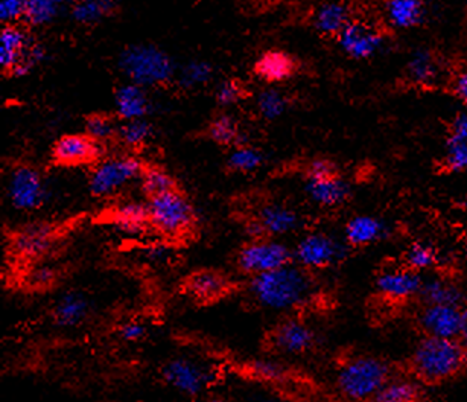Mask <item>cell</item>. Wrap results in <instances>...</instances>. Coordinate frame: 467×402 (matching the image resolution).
Instances as JSON below:
<instances>
[{
	"instance_id": "e575fe53",
	"label": "cell",
	"mask_w": 467,
	"mask_h": 402,
	"mask_svg": "<svg viewBox=\"0 0 467 402\" xmlns=\"http://www.w3.org/2000/svg\"><path fill=\"white\" fill-rule=\"evenodd\" d=\"M59 11L61 4L57 0H27L23 20L31 27H44L59 16Z\"/></svg>"
},
{
	"instance_id": "ba28073f",
	"label": "cell",
	"mask_w": 467,
	"mask_h": 402,
	"mask_svg": "<svg viewBox=\"0 0 467 402\" xmlns=\"http://www.w3.org/2000/svg\"><path fill=\"white\" fill-rule=\"evenodd\" d=\"M145 165L133 156L108 157L96 164L89 179L91 196L106 198L113 196L136 179H140Z\"/></svg>"
},
{
	"instance_id": "1f68e13d",
	"label": "cell",
	"mask_w": 467,
	"mask_h": 402,
	"mask_svg": "<svg viewBox=\"0 0 467 402\" xmlns=\"http://www.w3.org/2000/svg\"><path fill=\"white\" fill-rule=\"evenodd\" d=\"M206 134L210 141H213L223 147H239L244 145L241 142L242 141V134L239 130V124L234 117L227 115V113H221L213 117L212 121L209 122L208 128H206Z\"/></svg>"
},
{
	"instance_id": "ac0fdd59",
	"label": "cell",
	"mask_w": 467,
	"mask_h": 402,
	"mask_svg": "<svg viewBox=\"0 0 467 402\" xmlns=\"http://www.w3.org/2000/svg\"><path fill=\"white\" fill-rule=\"evenodd\" d=\"M305 192L319 206L336 207L344 205L345 201L349 200L352 189L351 185L344 179L335 174L329 177H320V179L306 177Z\"/></svg>"
},
{
	"instance_id": "60d3db41",
	"label": "cell",
	"mask_w": 467,
	"mask_h": 402,
	"mask_svg": "<svg viewBox=\"0 0 467 402\" xmlns=\"http://www.w3.org/2000/svg\"><path fill=\"white\" fill-rule=\"evenodd\" d=\"M437 252L432 249L430 244L415 243L409 245L407 252H405V267H408L409 270L419 271L431 269L432 265H436Z\"/></svg>"
},
{
	"instance_id": "30bf717a",
	"label": "cell",
	"mask_w": 467,
	"mask_h": 402,
	"mask_svg": "<svg viewBox=\"0 0 467 402\" xmlns=\"http://www.w3.org/2000/svg\"><path fill=\"white\" fill-rule=\"evenodd\" d=\"M8 197L11 205L19 211H37L46 200V185L36 166L17 165L8 179Z\"/></svg>"
},
{
	"instance_id": "6da1fadb",
	"label": "cell",
	"mask_w": 467,
	"mask_h": 402,
	"mask_svg": "<svg viewBox=\"0 0 467 402\" xmlns=\"http://www.w3.org/2000/svg\"><path fill=\"white\" fill-rule=\"evenodd\" d=\"M249 294L256 305L270 311H294L313 301L315 282L309 270L296 262L249 282Z\"/></svg>"
},
{
	"instance_id": "9a60e30c",
	"label": "cell",
	"mask_w": 467,
	"mask_h": 402,
	"mask_svg": "<svg viewBox=\"0 0 467 402\" xmlns=\"http://www.w3.org/2000/svg\"><path fill=\"white\" fill-rule=\"evenodd\" d=\"M232 288L234 284L230 281L229 276L213 269L194 271L187 276L186 281L183 284V290L187 296L202 305L221 301L232 292Z\"/></svg>"
},
{
	"instance_id": "ab89813d",
	"label": "cell",
	"mask_w": 467,
	"mask_h": 402,
	"mask_svg": "<svg viewBox=\"0 0 467 402\" xmlns=\"http://www.w3.org/2000/svg\"><path fill=\"white\" fill-rule=\"evenodd\" d=\"M249 374L253 378H257L264 382H285L288 378V369L281 361L273 360V358H259L249 366Z\"/></svg>"
},
{
	"instance_id": "44dd1931",
	"label": "cell",
	"mask_w": 467,
	"mask_h": 402,
	"mask_svg": "<svg viewBox=\"0 0 467 402\" xmlns=\"http://www.w3.org/2000/svg\"><path fill=\"white\" fill-rule=\"evenodd\" d=\"M116 115L123 122L146 119L151 111V100L145 87L127 83L115 92Z\"/></svg>"
},
{
	"instance_id": "c3c4849f",
	"label": "cell",
	"mask_w": 467,
	"mask_h": 402,
	"mask_svg": "<svg viewBox=\"0 0 467 402\" xmlns=\"http://www.w3.org/2000/svg\"><path fill=\"white\" fill-rule=\"evenodd\" d=\"M338 174L336 166L328 159H313L309 162L306 168V177L311 179H320V177H329V175Z\"/></svg>"
},
{
	"instance_id": "52a82bcc",
	"label": "cell",
	"mask_w": 467,
	"mask_h": 402,
	"mask_svg": "<svg viewBox=\"0 0 467 402\" xmlns=\"http://www.w3.org/2000/svg\"><path fill=\"white\" fill-rule=\"evenodd\" d=\"M294 262V252L276 239H253L239 249L236 265L249 277L265 275Z\"/></svg>"
},
{
	"instance_id": "3957f363",
	"label": "cell",
	"mask_w": 467,
	"mask_h": 402,
	"mask_svg": "<svg viewBox=\"0 0 467 402\" xmlns=\"http://www.w3.org/2000/svg\"><path fill=\"white\" fill-rule=\"evenodd\" d=\"M394 378L393 366L375 355H353L341 363L335 384L351 402H368Z\"/></svg>"
},
{
	"instance_id": "f907efd6",
	"label": "cell",
	"mask_w": 467,
	"mask_h": 402,
	"mask_svg": "<svg viewBox=\"0 0 467 402\" xmlns=\"http://www.w3.org/2000/svg\"><path fill=\"white\" fill-rule=\"evenodd\" d=\"M454 92L467 106V72L457 75V78L454 81Z\"/></svg>"
},
{
	"instance_id": "7bdbcfd3",
	"label": "cell",
	"mask_w": 467,
	"mask_h": 402,
	"mask_svg": "<svg viewBox=\"0 0 467 402\" xmlns=\"http://www.w3.org/2000/svg\"><path fill=\"white\" fill-rule=\"evenodd\" d=\"M443 170L449 173L467 171V143L447 141V154L443 159Z\"/></svg>"
},
{
	"instance_id": "603a6c76",
	"label": "cell",
	"mask_w": 467,
	"mask_h": 402,
	"mask_svg": "<svg viewBox=\"0 0 467 402\" xmlns=\"http://www.w3.org/2000/svg\"><path fill=\"white\" fill-rule=\"evenodd\" d=\"M297 69L296 60L283 51H268L256 61L255 74L266 83H281L291 78Z\"/></svg>"
},
{
	"instance_id": "d4e9b609",
	"label": "cell",
	"mask_w": 467,
	"mask_h": 402,
	"mask_svg": "<svg viewBox=\"0 0 467 402\" xmlns=\"http://www.w3.org/2000/svg\"><path fill=\"white\" fill-rule=\"evenodd\" d=\"M351 21V10L344 4H323L313 11V28L326 37H338Z\"/></svg>"
},
{
	"instance_id": "db71d44e",
	"label": "cell",
	"mask_w": 467,
	"mask_h": 402,
	"mask_svg": "<svg viewBox=\"0 0 467 402\" xmlns=\"http://www.w3.org/2000/svg\"><path fill=\"white\" fill-rule=\"evenodd\" d=\"M194 402H224L223 399H221V398H217V397H200V398H195V399H194Z\"/></svg>"
},
{
	"instance_id": "f546056e",
	"label": "cell",
	"mask_w": 467,
	"mask_h": 402,
	"mask_svg": "<svg viewBox=\"0 0 467 402\" xmlns=\"http://www.w3.org/2000/svg\"><path fill=\"white\" fill-rule=\"evenodd\" d=\"M119 6L112 0H83L72 5V17L76 23L93 27L96 23L116 14Z\"/></svg>"
},
{
	"instance_id": "277c9868",
	"label": "cell",
	"mask_w": 467,
	"mask_h": 402,
	"mask_svg": "<svg viewBox=\"0 0 467 402\" xmlns=\"http://www.w3.org/2000/svg\"><path fill=\"white\" fill-rule=\"evenodd\" d=\"M117 64L130 83L145 89L165 85L176 75V66L170 55L149 43L130 44L119 55Z\"/></svg>"
},
{
	"instance_id": "816d5d0a",
	"label": "cell",
	"mask_w": 467,
	"mask_h": 402,
	"mask_svg": "<svg viewBox=\"0 0 467 402\" xmlns=\"http://www.w3.org/2000/svg\"><path fill=\"white\" fill-rule=\"evenodd\" d=\"M166 252H168V250L163 249V247H153V249H149L148 252H146V254H148L149 260L151 261H160L165 258Z\"/></svg>"
},
{
	"instance_id": "f5cc1de1",
	"label": "cell",
	"mask_w": 467,
	"mask_h": 402,
	"mask_svg": "<svg viewBox=\"0 0 467 402\" xmlns=\"http://www.w3.org/2000/svg\"><path fill=\"white\" fill-rule=\"evenodd\" d=\"M460 340L467 346V308H464V311H463V328Z\"/></svg>"
},
{
	"instance_id": "ee69618b",
	"label": "cell",
	"mask_w": 467,
	"mask_h": 402,
	"mask_svg": "<svg viewBox=\"0 0 467 402\" xmlns=\"http://www.w3.org/2000/svg\"><path fill=\"white\" fill-rule=\"evenodd\" d=\"M57 281V271L51 265H36L25 276V284L31 290H48Z\"/></svg>"
},
{
	"instance_id": "b9f144b4",
	"label": "cell",
	"mask_w": 467,
	"mask_h": 402,
	"mask_svg": "<svg viewBox=\"0 0 467 402\" xmlns=\"http://www.w3.org/2000/svg\"><path fill=\"white\" fill-rule=\"evenodd\" d=\"M46 59V49L43 48L40 43L34 42L28 46L27 51L21 55L20 61L17 64L14 69L11 70L10 76L12 78H23L27 75L31 74V70L38 66V64L43 63Z\"/></svg>"
},
{
	"instance_id": "bcb514c9",
	"label": "cell",
	"mask_w": 467,
	"mask_h": 402,
	"mask_svg": "<svg viewBox=\"0 0 467 402\" xmlns=\"http://www.w3.org/2000/svg\"><path fill=\"white\" fill-rule=\"evenodd\" d=\"M25 0H5L0 4V20L6 25H16L25 17Z\"/></svg>"
},
{
	"instance_id": "8d00e7d4",
	"label": "cell",
	"mask_w": 467,
	"mask_h": 402,
	"mask_svg": "<svg viewBox=\"0 0 467 402\" xmlns=\"http://www.w3.org/2000/svg\"><path fill=\"white\" fill-rule=\"evenodd\" d=\"M154 133V128L151 125L148 119H136V121H127L119 124V133L117 139L125 143L130 149H139L148 139H151Z\"/></svg>"
},
{
	"instance_id": "f6af8a7d",
	"label": "cell",
	"mask_w": 467,
	"mask_h": 402,
	"mask_svg": "<svg viewBox=\"0 0 467 402\" xmlns=\"http://www.w3.org/2000/svg\"><path fill=\"white\" fill-rule=\"evenodd\" d=\"M244 89L238 80H226L219 83L215 91V100L219 106H232L244 98Z\"/></svg>"
},
{
	"instance_id": "74e56055",
	"label": "cell",
	"mask_w": 467,
	"mask_h": 402,
	"mask_svg": "<svg viewBox=\"0 0 467 402\" xmlns=\"http://www.w3.org/2000/svg\"><path fill=\"white\" fill-rule=\"evenodd\" d=\"M256 107L260 117L266 121H276L287 111L288 98L281 91L268 87L256 98Z\"/></svg>"
},
{
	"instance_id": "9c48e42d",
	"label": "cell",
	"mask_w": 467,
	"mask_h": 402,
	"mask_svg": "<svg viewBox=\"0 0 467 402\" xmlns=\"http://www.w3.org/2000/svg\"><path fill=\"white\" fill-rule=\"evenodd\" d=\"M347 253V243L329 233L313 232L300 239L294 250V262L306 270H319L340 262Z\"/></svg>"
},
{
	"instance_id": "5bb4252c",
	"label": "cell",
	"mask_w": 467,
	"mask_h": 402,
	"mask_svg": "<svg viewBox=\"0 0 467 402\" xmlns=\"http://www.w3.org/2000/svg\"><path fill=\"white\" fill-rule=\"evenodd\" d=\"M101 143L87 134H64L53 143L52 159L59 166L96 164L101 157Z\"/></svg>"
},
{
	"instance_id": "7c38bea8",
	"label": "cell",
	"mask_w": 467,
	"mask_h": 402,
	"mask_svg": "<svg viewBox=\"0 0 467 402\" xmlns=\"http://www.w3.org/2000/svg\"><path fill=\"white\" fill-rule=\"evenodd\" d=\"M464 308L447 305H423L417 316V325L423 337L460 340Z\"/></svg>"
},
{
	"instance_id": "f35d334b",
	"label": "cell",
	"mask_w": 467,
	"mask_h": 402,
	"mask_svg": "<svg viewBox=\"0 0 467 402\" xmlns=\"http://www.w3.org/2000/svg\"><path fill=\"white\" fill-rule=\"evenodd\" d=\"M212 75V64L202 61V60H194L181 68L178 83L183 89H195V87L208 84Z\"/></svg>"
},
{
	"instance_id": "d590c367",
	"label": "cell",
	"mask_w": 467,
	"mask_h": 402,
	"mask_svg": "<svg viewBox=\"0 0 467 402\" xmlns=\"http://www.w3.org/2000/svg\"><path fill=\"white\" fill-rule=\"evenodd\" d=\"M84 130L89 138L102 145L107 141L117 139L119 125L113 117H108L106 113H93L85 117Z\"/></svg>"
},
{
	"instance_id": "d6a6232c",
	"label": "cell",
	"mask_w": 467,
	"mask_h": 402,
	"mask_svg": "<svg viewBox=\"0 0 467 402\" xmlns=\"http://www.w3.org/2000/svg\"><path fill=\"white\" fill-rule=\"evenodd\" d=\"M439 63L434 57V53L428 51V49H419L416 51L411 59H409L408 66H407V74H408L409 80L416 83V84H431L437 80L439 76Z\"/></svg>"
},
{
	"instance_id": "7402d4cb",
	"label": "cell",
	"mask_w": 467,
	"mask_h": 402,
	"mask_svg": "<svg viewBox=\"0 0 467 402\" xmlns=\"http://www.w3.org/2000/svg\"><path fill=\"white\" fill-rule=\"evenodd\" d=\"M34 42L31 34L19 25H6L0 32V66L10 75L20 61L21 55Z\"/></svg>"
},
{
	"instance_id": "681fc988",
	"label": "cell",
	"mask_w": 467,
	"mask_h": 402,
	"mask_svg": "<svg viewBox=\"0 0 467 402\" xmlns=\"http://www.w3.org/2000/svg\"><path fill=\"white\" fill-rule=\"evenodd\" d=\"M447 141L467 143V113H462L452 122L451 136Z\"/></svg>"
},
{
	"instance_id": "11a10c76",
	"label": "cell",
	"mask_w": 467,
	"mask_h": 402,
	"mask_svg": "<svg viewBox=\"0 0 467 402\" xmlns=\"http://www.w3.org/2000/svg\"><path fill=\"white\" fill-rule=\"evenodd\" d=\"M464 206L467 207V196H466V198H464Z\"/></svg>"
},
{
	"instance_id": "5b68a950",
	"label": "cell",
	"mask_w": 467,
	"mask_h": 402,
	"mask_svg": "<svg viewBox=\"0 0 467 402\" xmlns=\"http://www.w3.org/2000/svg\"><path fill=\"white\" fill-rule=\"evenodd\" d=\"M148 211L149 224L172 238L191 232L197 220L191 201L180 191L151 198L148 200Z\"/></svg>"
},
{
	"instance_id": "484cf974",
	"label": "cell",
	"mask_w": 467,
	"mask_h": 402,
	"mask_svg": "<svg viewBox=\"0 0 467 402\" xmlns=\"http://www.w3.org/2000/svg\"><path fill=\"white\" fill-rule=\"evenodd\" d=\"M419 299L423 302V305L463 308L464 294H463L462 288L455 285L454 282L443 279V277H431L428 281H423Z\"/></svg>"
},
{
	"instance_id": "7dc6e473",
	"label": "cell",
	"mask_w": 467,
	"mask_h": 402,
	"mask_svg": "<svg viewBox=\"0 0 467 402\" xmlns=\"http://www.w3.org/2000/svg\"><path fill=\"white\" fill-rule=\"evenodd\" d=\"M119 337L127 342V343H138L146 337L148 334V326L140 320H128V322L123 323L119 329Z\"/></svg>"
},
{
	"instance_id": "f1b7e54d",
	"label": "cell",
	"mask_w": 467,
	"mask_h": 402,
	"mask_svg": "<svg viewBox=\"0 0 467 402\" xmlns=\"http://www.w3.org/2000/svg\"><path fill=\"white\" fill-rule=\"evenodd\" d=\"M112 220L125 232H140L149 222L148 205L140 201H123L112 212Z\"/></svg>"
},
{
	"instance_id": "cb8c5ba5",
	"label": "cell",
	"mask_w": 467,
	"mask_h": 402,
	"mask_svg": "<svg viewBox=\"0 0 467 402\" xmlns=\"http://www.w3.org/2000/svg\"><path fill=\"white\" fill-rule=\"evenodd\" d=\"M385 230L381 220L372 215H356L345 224V243L352 247H366L383 238Z\"/></svg>"
},
{
	"instance_id": "83f0119b",
	"label": "cell",
	"mask_w": 467,
	"mask_h": 402,
	"mask_svg": "<svg viewBox=\"0 0 467 402\" xmlns=\"http://www.w3.org/2000/svg\"><path fill=\"white\" fill-rule=\"evenodd\" d=\"M423 384L413 376H394L376 397L368 402H422Z\"/></svg>"
},
{
	"instance_id": "2e32d148",
	"label": "cell",
	"mask_w": 467,
	"mask_h": 402,
	"mask_svg": "<svg viewBox=\"0 0 467 402\" xmlns=\"http://www.w3.org/2000/svg\"><path fill=\"white\" fill-rule=\"evenodd\" d=\"M55 239V229L44 221H34L21 226L11 238L14 253L23 260H36L46 253Z\"/></svg>"
},
{
	"instance_id": "8992f818",
	"label": "cell",
	"mask_w": 467,
	"mask_h": 402,
	"mask_svg": "<svg viewBox=\"0 0 467 402\" xmlns=\"http://www.w3.org/2000/svg\"><path fill=\"white\" fill-rule=\"evenodd\" d=\"M162 376L166 384L186 397L200 398L217 382V372L212 366L192 357H176L166 361Z\"/></svg>"
},
{
	"instance_id": "4dcf8cb0",
	"label": "cell",
	"mask_w": 467,
	"mask_h": 402,
	"mask_svg": "<svg viewBox=\"0 0 467 402\" xmlns=\"http://www.w3.org/2000/svg\"><path fill=\"white\" fill-rule=\"evenodd\" d=\"M140 185L148 200L155 197L165 196L170 192L178 191L176 179L162 166L155 165H145L142 175H140Z\"/></svg>"
},
{
	"instance_id": "8fae6325",
	"label": "cell",
	"mask_w": 467,
	"mask_h": 402,
	"mask_svg": "<svg viewBox=\"0 0 467 402\" xmlns=\"http://www.w3.org/2000/svg\"><path fill=\"white\" fill-rule=\"evenodd\" d=\"M271 350L287 357H302L315 348L317 335L300 318H287L277 323L268 337Z\"/></svg>"
},
{
	"instance_id": "d6986e66",
	"label": "cell",
	"mask_w": 467,
	"mask_h": 402,
	"mask_svg": "<svg viewBox=\"0 0 467 402\" xmlns=\"http://www.w3.org/2000/svg\"><path fill=\"white\" fill-rule=\"evenodd\" d=\"M91 303L85 294L80 292L64 293L53 303L52 320L59 328H76L91 318Z\"/></svg>"
},
{
	"instance_id": "e0dca14e",
	"label": "cell",
	"mask_w": 467,
	"mask_h": 402,
	"mask_svg": "<svg viewBox=\"0 0 467 402\" xmlns=\"http://www.w3.org/2000/svg\"><path fill=\"white\" fill-rule=\"evenodd\" d=\"M423 286L422 276L408 267L390 269L379 273L376 277V290L381 296L390 301H409L419 297Z\"/></svg>"
},
{
	"instance_id": "4316f807",
	"label": "cell",
	"mask_w": 467,
	"mask_h": 402,
	"mask_svg": "<svg viewBox=\"0 0 467 402\" xmlns=\"http://www.w3.org/2000/svg\"><path fill=\"white\" fill-rule=\"evenodd\" d=\"M385 14L392 27L408 29L425 20V5L420 0H392L385 5Z\"/></svg>"
},
{
	"instance_id": "ffe728a7",
	"label": "cell",
	"mask_w": 467,
	"mask_h": 402,
	"mask_svg": "<svg viewBox=\"0 0 467 402\" xmlns=\"http://www.w3.org/2000/svg\"><path fill=\"white\" fill-rule=\"evenodd\" d=\"M256 220L265 232L266 238L281 237L297 230L300 217L297 212L281 203H266L256 212Z\"/></svg>"
},
{
	"instance_id": "836d02e7",
	"label": "cell",
	"mask_w": 467,
	"mask_h": 402,
	"mask_svg": "<svg viewBox=\"0 0 467 402\" xmlns=\"http://www.w3.org/2000/svg\"><path fill=\"white\" fill-rule=\"evenodd\" d=\"M262 164H264V153L249 145L234 147L227 157V168L234 173H242V174L259 170Z\"/></svg>"
},
{
	"instance_id": "7a4b0ae2",
	"label": "cell",
	"mask_w": 467,
	"mask_h": 402,
	"mask_svg": "<svg viewBox=\"0 0 467 402\" xmlns=\"http://www.w3.org/2000/svg\"><path fill=\"white\" fill-rule=\"evenodd\" d=\"M408 367L423 386L451 382L467 367V346L462 340L423 337L409 355Z\"/></svg>"
},
{
	"instance_id": "4fadbf2b",
	"label": "cell",
	"mask_w": 467,
	"mask_h": 402,
	"mask_svg": "<svg viewBox=\"0 0 467 402\" xmlns=\"http://www.w3.org/2000/svg\"><path fill=\"white\" fill-rule=\"evenodd\" d=\"M336 40L344 53L355 60L370 59L383 48L385 42L384 34L379 29L366 21L353 20V19L341 31Z\"/></svg>"
}]
</instances>
